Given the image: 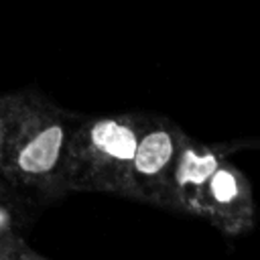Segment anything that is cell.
I'll return each instance as SVG.
<instances>
[{"label": "cell", "instance_id": "cell-2", "mask_svg": "<svg viewBox=\"0 0 260 260\" xmlns=\"http://www.w3.org/2000/svg\"><path fill=\"white\" fill-rule=\"evenodd\" d=\"M140 124L138 110L79 114L67 140V193H108L130 199V169Z\"/></svg>", "mask_w": 260, "mask_h": 260}, {"label": "cell", "instance_id": "cell-6", "mask_svg": "<svg viewBox=\"0 0 260 260\" xmlns=\"http://www.w3.org/2000/svg\"><path fill=\"white\" fill-rule=\"evenodd\" d=\"M0 260H51L37 250H32L18 230H8L0 234Z\"/></svg>", "mask_w": 260, "mask_h": 260}, {"label": "cell", "instance_id": "cell-7", "mask_svg": "<svg viewBox=\"0 0 260 260\" xmlns=\"http://www.w3.org/2000/svg\"><path fill=\"white\" fill-rule=\"evenodd\" d=\"M26 225V221L20 217V213L14 209V205L2 195L0 191V234L8 232V230H18L22 232V228Z\"/></svg>", "mask_w": 260, "mask_h": 260}, {"label": "cell", "instance_id": "cell-1", "mask_svg": "<svg viewBox=\"0 0 260 260\" xmlns=\"http://www.w3.org/2000/svg\"><path fill=\"white\" fill-rule=\"evenodd\" d=\"M77 118L32 85L0 93V191L26 223L69 195L65 154Z\"/></svg>", "mask_w": 260, "mask_h": 260}, {"label": "cell", "instance_id": "cell-3", "mask_svg": "<svg viewBox=\"0 0 260 260\" xmlns=\"http://www.w3.org/2000/svg\"><path fill=\"white\" fill-rule=\"evenodd\" d=\"M187 136L189 134L171 118L154 112H142V124L130 169V199L175 213L173 171Z\"/></svg>", "mask_w": 260, "mask_h": 260}, {"label": "cell", "instance_id": "cell-5", "mask_svg": "<svg viewBox=\"0 0 260 260\" xmlns=\"http://www.w3.org/2000/svg\"><path fill=\"white\" fill-rule=\"evenodd\" d=\"M258 140L252 138H234L223 142H201L193 136H187L173 171V199L175 213L191 215V207L197 191L207 181V177L232 154L256 146Z\"/></svg>", "mask_w": 260, "mask_h": 260}, {"label": "cell", "instance_id": "cell-4", "mask_svg": "<svg viewBox=\"0 0 260 260\" xmlns=\"http://www.w3.org/2000/svg\"><path fill=\"white\" fill-rule=\"evenodd\" d=\"M191 215L205 219L225 236H244L256 225V203L250 179L223 160L195 195Z\"/></svg>", "mask_w": 260, "mask_h": 260}]
</instances>
